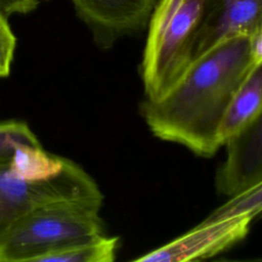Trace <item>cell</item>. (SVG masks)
<instances>
[{
    "label": "cell",
    "instance_id": "6da1fadb",
    "mask_svg": "<svg viewBox=\"0 0 262 262\" xmlns=\"http://www.w3.org/2000/svg\"><path fill=\"white\" fill-rule=\"evenodd\" d=\"M253 66L250 39L224 40L193 58L160 97L145 98L142 117L151 133L209 158L222 145L220 128L230 100Z\"/></svg>",
    "mask_w": 262,
    "mask_h": 262
},
{
    "label": "cell",
    "instance_id": "7a4b0ae2",
    "mask_svg": "<svg viewBox=\"0 0 262 262\" xmlns=\"http://www.w3.org/2000/svg\"><path fill=\"white\" fill-rule=\"evenodd\" d=\"M101 204L64 200L45 204L15 219L0 236V262L37 261L103 234Z\"/></svg>",
    "mask_w": 262,
    "mask_h": 262
},
{
    "label": "cell",
    "instance_id": "3957f363",
    "mask_svg": "<svg viewBox=\"0 0 262 262\" xmlns=\"http://www.w3.org/2000/svg\"><path fill=\"white\" fill-rule=\"evenodd\" d=\"M204 0H160L147 26L141 63L145 97L162 96L193 59Z\"/></svg>",
    "mask_w": 262,
    "mask_h": 262
},
{
    "label": "cell",
    "instance_id": "277c9868",
    "mask_svg": "<svg viewBox=\"0 0 262 262\" xmlns=\"http://www.w3.org/2000/svg\"><path fill=\"white\" fill-rule=\"evenodd\" d=\"M6 165H0V236L15 219L48 203L86 200L102 204L96 182L70 160L57 177L36 183L9 177Z\"/></svg>",
    "mask_w": 262,
    "mask_h": 262
},
{
    "label": "cell",
    "instance_id": "5b68a950",
    "mask_svg": "<svg viewBox=\"0 0 262 262\" xmlns=\"http://www.w3.org/2000/svg\"><path fill=\"white\" fill-rule=\"evenodd\" d=\"M253 219L250 215H236L204 220L184 234L135 261L182 262L212 257L242 241L248 234Z\"/></svg>",
    "mask_w": 262,
    "mask_h": 262
},
{
    "label": "cell",
    "instance_id": "8992f818",
    "mask_svg": "<svg viewBox=\"0 0 262 262\" xmlns=\"http://www.w3.org/2000/svg\"><path fill=\"white\" fill-rule=\"evenodd\" d=\"M160 0H71L77 16L100 49L147 29Z\"/></svg>",
    "mask_w": 262,
    "mask_h": 262
},
{
    "label": "cell",
    "instance_id": "52a82bcc",
    "mask_svg": "<svg viewBox=\"0 0 262 262\" xmlns=\"http://www.w3.org/2000/svg\"><path fill=\"white\" fill-rule=\"evenodd\" d=\"M261 23L262 0H204L193 58L224 40L250 37Z\"/></svg>",
    "mask_w": 262,
    "mask_h": 262
},
{
    "label": "cell",
    "instance_id": "ba28073f",
    "mask_svg": "<svg viewBox=\"0 0 262 262\" xmlns=\"http://www.w3.org/2000/svg\"><path fill=\"white\" fill-rule=\"evenodd\" d=\"M225 146L226 158L217 171L216 188L229 198L262 180V112Z\"/></svg>",
    "mask_w": 262,
    "mask_h": 262
},
{
    "label": "cell",
    "instance_id": "9c48e42d",
    "mask_svg": "<svg viewBox=\"0 0 262 262\" xmlns=\"http://www.w3.org/2000/svg\"><path fill=\"white\" fill-rule=\"evenodd\" d=\"M262 112V62L253 63L237 86L220 128L222 145L248 127Z\"/></svg>",
    "mask_w": 262,
    "mask_h": 262
},
{
    "label": "cell",
    "instance_id": "30bf717a",
    "mask_svg": "<svg viewBox=\"0 0 262 262\" xmlns=\"http://www.w3.org/2000/svg\"><path fill=\"white\" fill-rule=\"evenodd\" d=\"M68 159L45 151L41 144H19L6 165L9 177L25 182H43L57 177Z\"/></svg>",
    "mask_w": 262,
    "mask_h": 262
},
{
    "label": "cell",
    "instance_id": "8fae6325",
    "mask_svg": "<svg viewBox=\"0 0 262 262\" xmlns=\"http://www.w3.org/2000/svg\"><path fill=\"white\" fill-rule=\"evenodd\" d=\"M118 247V236H105L102 234L50 253L39 262H112L116 258Z\"/></svg>",
    "mask_w": 262,
    "mask_h": 262
},
{
    "label": "cell",
    "instance_id": "7c38bea8",
    "mask_svg": "<svg viewBox=\"0 0 262 262\" xmlns=\"http://www.w3.org/2000/svg\"><path fill=\"white\" fill-rule=\"evenodd\" d=\"M260 213H262V180L229 196L223 205L214 210L205 220L211 221L236 215H250L255 218Z\"/></svg>",
    "mask_w": 262,
    "mask_h": 262
},
{
    "label": "cell",
    "instance_id": "4fadbf2b",
    "mask_svg": "<svg viewBox=\"0 0 262 262\" xmlns=\"http://www.w3.org/2000/svg\"><path fill=\"white\" fill-rule=\"evenodd\" d=\"M40 144L30 127L20 121L0 122V165L7 164L19 144Z\"/></svg>",
    "mask_w": 262,
    "mask_h": 262
},
{
    "label": "cell",
    "instance_id": "5bb4252c",
    "mask_svg": "<svg viewBox=\"0 0 262 262\" xmlns=\"http://www.w3.org/2000/svg\"><path fill=\"white\" fill-rule=\"evenodd\" d=\"M7 16L0 6V78L9 75L16 46V38L11 31Z\"/></svg>",
    "mask_w": 262,
    "mask_h": 262
},
{
    "label": "cell",
    "instance_id": "9a60e30c",
    "mask_svg": "<svg viewBox=\"0 0 262 262\" xmlns=\"http://www.w3.org/2000/svg\"><path fill=\"white\" fill-rule=\"evenodd\" d=\"M39 0H0V6L7 15L27 14L36 9Z\"/></svg>",
    "mask_w": 262,
    "mask_h": 262
},
{
    "label": "cell",
    "instance_id": "2e32d148",
    "mask_svg": "<svg viewBox=\"0 0 262 262\" xmlns=\"http://www.w3.org/2000/svg\"><path fill=\"white\" fill-rule=\"evenodd\" d=\"M253 63L262 62V23L249 37Z\"/></svg>",
    "mask_w": 262,
    "mask_h": 262
}]
</instances>
